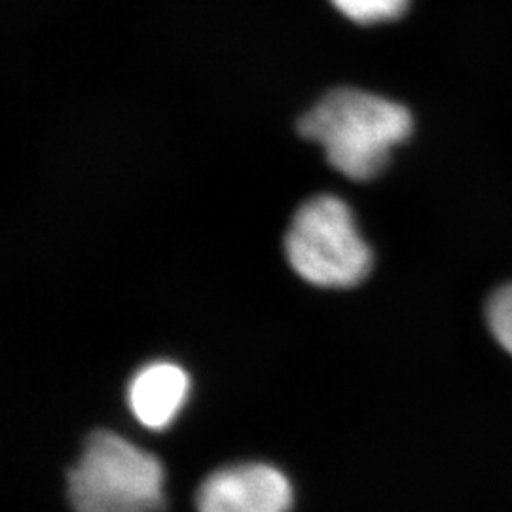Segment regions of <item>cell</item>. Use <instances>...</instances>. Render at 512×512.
<instances>
[{"mask_svg":"<svg viewBox=\"0 0 512 512\" xmlns=\"http://www.w3.org/2000/svg\"><path fill=\"white\" fill-rule=\"evenodd\" d=\"M412 128L404 105L353 88L325 95L298 124L300 135L323 148L338 173L359 183L384 171L393 148L408 141Z\"/></svg>","mask_w":512,"mask_h":512,"instance_id":"obj_1","label":"cell"},{"mask_svg":"<svg viewBox=\"0 0 512 512\" xmlns=\"http://www.w3.org/2000/svg\"><path fill=\"white\" fill-rule=\"evenodd\" d=\"M74 512H162V461L112 431H95L67 478Z\"/></svg>","mask_w":512,"mask_h":512,"instance_id":"obj_2","label":"cell"},{"mask_svg":"<svg viewBox=\"0 0 512 512\" xmlns=\"http://www.w3.org/2000/svg\"><path fill=\"white\" fill-rule=\"evenodd\" d=\"M294 274L319 289H353L372 272L374 255L355 213L338 196H315L294 213L285 236Z\"/></svg>","mask_w":512,"mask_h":512,"instance_id":"obj_3","label":"cell"},{"mask_svg":"<svg viewBox=\"0 0 512 512\" xmlns=\"http://www.w3.org/2000/svg\"><path fill=\"white\" fill-rule=\"evenodd\" d=\"M293 505L289 476L262 461L220 467L203 478L196 492L198 512H291Z\"/></svg>","mask_w":512,"mask_h":512,"instance_id":"obj_4","label":"cell"},{"mask_svg":"<svg viewBox=\"0 0 512 512\" xmlns=\"http://www.w3.org/2000/svg\"><path fill=\"white\" fill-rule=\"evenodd\" d=\"M190 397V376L171 361H152L129 380L128 406L150 431H164L183 412Z\"/></svg>","mask_w":512,"mask_h":512,"instance_id":"obj_5","label":"cell"},{"mask_svg":"<svg viewBox=\"0 0 512 512\" xmlns=\"http://www.w3.org/2000/svg\"><path fill=\"white\" fill-rule=\"evenodd\" d=\"M332 6L353 23L376 25L403 18L410 0H330Z\"/></svg>","mask_w":512,"mask_h":512,"instance_id":"obj_6","label":"cell"},{"mask_svg":"<svg viewBox=\"0 0 512 512\" xmlns=\"http://www.w3.org/2000/svg\"><path fill=\"white\" fill-rule=\"evenodd\" d=\"M486 319L495 342L512 355V283L490 296Z\"/></svg>","mask_w":512,"mask_h":512,"instance_id":"obj_7","label":"cell"}]
</instances>
